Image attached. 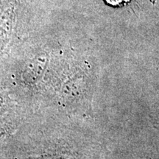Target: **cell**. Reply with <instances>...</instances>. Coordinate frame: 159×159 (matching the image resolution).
Segmentation results:
<instances>
[{
    "label": "cell",
    "mask_w": 159,
    "mask_h": 159,
    "mask_svg": "<svg viewBox=\"0 0 159 159\" xmlns=\"http://www.w3.org/2000/svg\"><path fill=\"white\" fill-rule=\"evenodd\" d=\"M108 5L113 7H120L128 3L130 0H105Z\"/></svg>",
    "instance_id": "1"
},
{
    "label": "cell",
    "mask_w": 159,
    "mask_h": 159,
    "mask_svg": "<svg viewBox=\"0 0 159 159\" xmlns=\"http://www.w3.org/2000/svg\"><path fill=\"white\" fill-rule=\"evenodd\" d=\"M41 159H56V158H41ZM60 159V158H59Z\"/></svg>",
    "instance_id": "2"
}]
</instances>
